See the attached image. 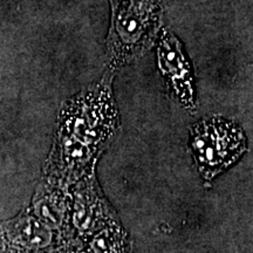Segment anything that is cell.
I'll use <instances>...</instances> for the list:
<instances>
[{
    "mask_svg": "<svg viewBox=\"0 0 253 253\" xmlns=\"http://www.w3.org/2000/svg\"><path fill=\"white\" fill-rule=\"evenodd\" d=\"M112 26L107 39L109 66L119 68L153 46L163 18L161 0H110Z\"/></svg>",
    "mask_w": 253,
    "mask_h": 253,
    "instance_id": "cell-1",
    "label": "cell"
},
{
    "mask_svg": "<svg viewBox=\"0 0 253 253\" xmlns=\"http://www.w3.org/2000/svg\"><path fill=\"white\" fill-rule=\"evenodd\" d=\"M90 91L79 96L63 113L60 126V143L66 157L71 161L87 160L89 145H99L109 136L116 123L109 93Z\"/></svg>",
    "mask_w": 253,
    "mask_h": 253,
    "instance_id": "cell-2",
    "label": "cell"
},
{
    "mask_svg": "<svg viewBox=\"0 0 253 253\" xmlns=\"http://www.w3.org/2000/svg\"><path fill=\"white\" fill-rule=\"evenodd\" d=\"M191 148L201 172L212 178L244 153L246 144L238 126L221 118H213L192 126Z\"/></svg>",
    "mask_w": 253,
    "mask_h": 253,
    "instance_id": "cell-3",
    "label": "cell"
},
{
    "mask_svg": "<svg viewBox=\"0 0 253 253\" xmlns=\"http://www.w3.org/2000/svg\"><path fill=\"white\" fill-rule=\"evenodd\" d=\"M158 58L160 67L171 84L175 96L184 104L185 108L195 109V90L190 67L182 52L181 42L168 32L161 39Z\"/></svg>",
    "mask_w": 253,
    "mask_h": 253,
    "instance_id": "cell-4",
    "label": "cell"
},
{
    "mask_svg": "<svg viewBox=\"0 0 253 253\" xmlns=\"http://www.w3.org/2000/svg\"><path fill=\"white\" fill-rule=\"evenodd\" d=\"M9 233L17 242L28 248H43L49 243L50 235L46 225L36 218L25 217L13 223Z\"/></svg>",
    "mask_w": 253,
    "mask_h": 253,
    "instance_id": "cell-5",
    "label": "cell"
}]
</instances>
